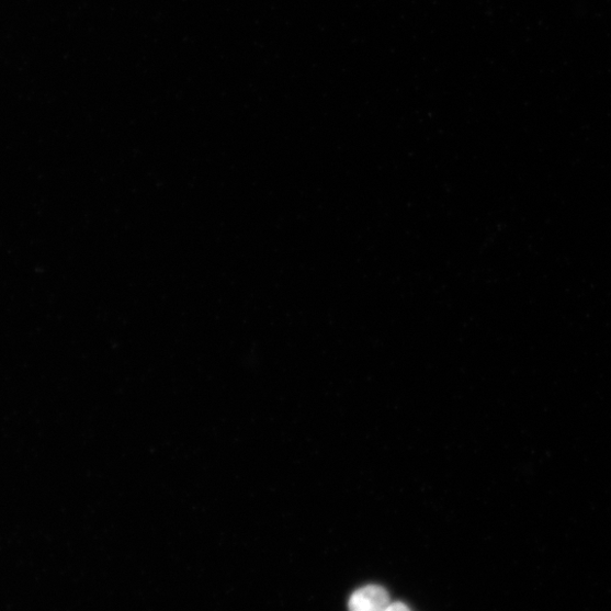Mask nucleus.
I'll return each mask as SVG.
<instances>
[{
    "label": "nucleus",
    "mask_w": 611,
    "mask_h": 611,
    "mask_svg": "<svg viewBox=\"0 0 611 611\" xmlns=\"http://www.w3.org/2000/svg\"><path fill=\"white\" fill-rule=\"evenodd\" d=\"M384 611H410L409 608L403 602L389 603Z\"/></svg>",
    "instance_id": "nucleus-2"
},
{
    "label": "nucleus",
    "mask_w": 611,
    "mask_h": 611,
    "mask_svg": "<svg viewBox=\"0 0 611 611\" xmlns=\"http://www.w3.org/2000/svg\"><path fill=\"white\" fill-rule=\"evenodd\" d=\"M389 603V596L384 588L367 586L351 596L349 611H384Z\"/></svg>",
    "instance_id": "nucleus-1"
}]
</instances>
